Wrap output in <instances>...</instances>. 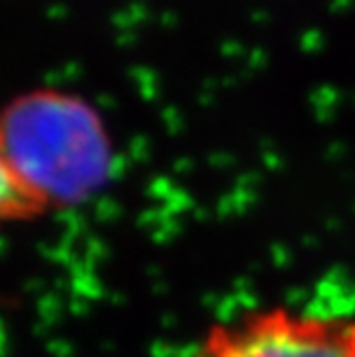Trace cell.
<instances>
[{"instance_id":"1","label":"cell","mask_w":355,"mask_h":357,"mask_svg":"<svg viewBox=\"0 0 355 357\" xmlns=\"http://www.w3.org/2000/svg\"><path fill=\"white\" fill-rule=\"evenodd\" d=\"M0 150L44 215L93 201L116 166L100 111L58 88L28 90L0 109Z\"/></svg>"},{"instance_id":"2","label":"cell","mask_w":355,"mask_h":357,"mask_svg":"<svg viewBox=\"0 0 355 357\" xmlns=\"http://www.w3.org/2000/svg\"><path fill=\"white\" fill-rule=\"evenodd\" d=\"M180 357H355V318L256 307L208 325Z\"/></svg>"},{"instance_id":"3","label":"cell","mask_w":355,"mask_h":357,"mask_svg":"<svg viewBox=\"0 0 355 357\" xmlns=\"http://www.w3.org/2000/svg\"><path fill=\"white\" fill-rule=\"evenodd\" d=\"M40 217H44V210L14 176L3 150H0V233L10 226L35 222Z\"/></svg>"}]
</instances>
